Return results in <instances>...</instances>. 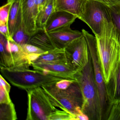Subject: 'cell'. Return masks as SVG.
<instances>
[{
    "label": "cell",
    "instance_id": "obj_1",
    "mask_svg": "<svg viewBox=\"0 0 120 120\" xmlns=\"http://www.w3.org/2000/svg\"><path fill=\"white\" fill-rule=\"evenodd\" d=\"M95 36L99 60L107 84L120 62V35L112 21L105 19L101 33Z\"/></svg>",
    "mask_w": 120,
    "mask_h": 120
},
{
    "label": "cell",
    "instance_id": "obj_7",
    "mask_svg": "<svg viewBox=\"0 0 120 120\" xmlns=\"http://www.w3.org/2000/svg\"><path fill=\"white\" fill-rule=\"evenodd\" d=\"M105 19L112 21V11L109 7L96 0H87L79 19L86 23L95 36L100 34Z\"/></svg>",
    "mask_w": 120,
    "mask_h": 120
},
{
    "label": "cell",
    "instance_id": "obj_30",
    "mask_svg": "<svg viewBox=\"0 0 120 120\" xmlns=\"http://www.w3.org/2000/svg\"><path fill=\"white\" fill-rule=\"evenodd\" d=\"M112 21L120 35V12L115 13L112 12Z\"/></svg>",
    "mask_w": 120,
    "mask_h": 120
},
{
    "label": "cell",
    "instance_id": "obj_29",
    "mask_svg": "<svg viewBox=\"0 0 120 120\" xmlns=\"http://www.w3.org/2000/svg\"><path fill=\"white\" fill-rule=\"evenodd\" d=\"M0 33L7 39L12 38L10 33L9 25L7 24H0Z\"/></svg>",
    "mask_w": 120,
    "mask_h": 120
},
{
    "label": "cell",
    "instance_id": "obj_4",
    "mask_svg": "<svg viewBox=\"0 0 120 120\" xmlns=\"http://www.w3.org/2000/svg\"><path fill=\"white\" fill-rule=\"evenodd\" d=\"M50 99L52 104L75 117L82 112L83 98L80 87L74 80L68 87L57 88L55 83L42 87Z\"/></svg>",
    "mask_w": 120,
    "mask_h": 120
},
{
    "label": "cell",
    "instance_id": "obj_15",
    "mask_svg": "<svg viewBox=\"0 0 120 120\" xmlns=\"http://www.w3.org/2000/svg\"><path fill=\"white\" fill-rule=\"evenodd\" d=\"M29 44L35 45L46 52L57 48L45 30H38L31 36Z\"/></svg>",
    "mask_w": 120,
    "mask_h": 120
},
{
    "label": "cell",
    "instance_id": "obj_14",
    "mask_svg": "<svg viewBox=\"0 0 120 120\" xmlns=\"http://www.w3.org/2000/svg\"><path fill=\"white\" fill-rule=\"evenodd\" d=\"M87 0H54L55 11H64L80 18Z\"/></svg>",
    "mask_w": 120,
    "mask_h": 120
},
{
    "label": "cell",
    "instance_id": "obj_28",
    "mask_svg": "<svg viewBox=\"0 0 120 120\" xmlns=\"http://www.w3.org/2000/svg\"><path fill=\"white\" fill-rule=\"evenodd\" d=\"M12 102L9 93L4 88L0 86V104H8Z\"/></svg>",
    "mask_w": 120,
    "mask_h": 120
},
{
    "label": "cell",
    "instance_id": "obj_5",
    "mask_svg": "<svg viewBox=\"0 0 120 120\" xmlns=\"http://www.w3.org/2000/svg\"><path fill=\"white\" fill-rule=\"evenodd\" d=\"M82 32L86 39L91 57L94 79L99 94L101 120H107L112 103L109 98L106 84L98 57L96 38L85 29H82Z\"/></svg>",
    "mask_w": 120,
    "mask_h": 120
},
{
    "label": "cell",
    "instance_id": "obj_27",
    "mask_svg": "<svg viewBox=\"0 0 120 120\" xmlns=\"http://www.w3.org/2000/svg\"><path fill=\"white\" fill-rule=\"evenodd\" d=\"M101 2L109 7L112 12H120V0H96Z\"/></svg>",
    "mask_w": 120,
    "mask_h": 120
},
{
    "label": "cell",
    "instance_id": "obj_33",
    "mask_svg": "<svg viewBox=\"0 0 120 120\" xmlns=\"http://www.w3.org/2000/svg\"><path fill=\"white\" fill-rule=\"evenodd\" d=\"M15 1V0H7V3L13 4V3Z\"/></svg>",
    "mask_w": 120,
    "mask_h": 120
},
{
    "label": "cell",
    "instance_id": "obj_13",
    "mask_svg": "<svg viewBox=\"0 0 120 120\" xmlns=\"http://www.w3.org/2000/svg\"><path fill=\"white\" fill-rule=\"evenodd\" d=\"M77 18V16L69 12L55 11L49 18L45 30L49 32L61 27L71 26Z\"/></svg>",
    "mask_w": 120,
    "mask_h": 120
},
{
    "label": "cell",
    "instance_id": "obj_10",
    "mask_svg": "<svg viewBox=\"0 0 120 120\" xmlns=\"http://www.w3.org/2000/svg\"><path fill=\"white\" fill-rule=\"evenodd\" d=\"M34 69L44 73L65 79L74 80L75 72L67 64L31 63Z\"/></svg>",
    "mask_w": 120,
    "mask_h": 120
},
{
    "label": "cell",
    "instance_id": "obj_21",
    "mask_svg": "<svg viewBox=\"0 0 120 120\" xmlns=\"http://www.w3.org/2000/svg\"><path fill=\"white\" fill-rule=\"evenodd\" d=\"M16 112L14 103L0 104V120H16Z\"/></svg>",
    "mask_w": 120,
    "mask_h": 120
},
{
    "label": "cell",
    "instance_id": "obj_19",
    "mask_svg": "<svg viewBox=\"0 0 120 120\" xmlns=\"http://www.w3.org/2000/svg\"><path fill=\"white\" fill-rule=\"evenodd\" d=\"M55 11L54 0H48L46 5L38 12L37 16L36 25L38 30H45L47 22Z\"/></svg>",
    "mask_w": 120,
    "mask_h": 120
},
{
    "label": "cell",
    "instance_id": "obj_18",
    "mask_svg": "<svg viewBox=\"0 0 120 120\" xmlns=\"http://www.w3.org/2000/svg\"><path fill=\"white\" fill-rule=\"evenodd\" d=\"M22 21L21 0H15L12 5L8 22L10 33L12 38Z\"/></svg>",
    "mask_w": 120,
    "mask_h": 120
},
{
    "label": "cell",
    "instance_id": "obj_12",
    "mask_svg": "<svg viewBox=\"0 0 120 120\" xmlns=\"http://www.w3.org/2000/svg\"><path fill=\"white\" fill-rule=\"evenodd\" d=\"M6 48L11 56L13 67L11 68L15 69L30 68L31 64L27 58V54L22 47L17 43L12 38L7 39Z\"/></svg>",
    "mask_w": 120,
    "mask_h": 120
},
{
    "label": "cell",
    "instance_id": "obj_17",
    "mask_svg": "<svg viewBox=\"0 0 120 120\" xmlns=\"http://www.w3.org/2000/svg\"><path fill=\"white\" fill-rule=\"evenodd\" d=\"M32 63H63L68 64L64 49L58 48L41 55Z\"/></svg>",
    "mask_w": 120,
    "mask_h": 120
},
{
    "label": "cell",
    "instance_id": "obj_9",
    "mask_svg": "<svg viewBox=\"0 0 120 120\" xmlns=\"http://www.w3.org/2000/svg\"><path fill=\"white\" fill-rule=\"evenodd\" d=\"M22 21L25 29L31 36L38 30L36 19L39 11L36 0H21Z\"/></svg>",
    "mask_w": 120,
    "mask_h": 120
},
{
    "label": "cell",
    "instance_id": "obj_32",
    "mask_svg": "<svg viewBox=\"0 0 120 120\" xmlns=\"http://www.w3.org/2000/svg\"><path fill=\"white\" fill-rule=\"evenodd\" d=\"M75 120H89V119L88 116L82 112L76 116Z\"/></svg>",
    "mask_w": 120,
    "mask_h": 120
},
{
    "label": "cell",
    "instance_id": "obj_6",
    "mask_svg": "<svg viewBox=\"0 0 120 120\" xmlns=\"http://www.w3.org/2000/svg\"><path fill=\"white\" fill-rule=\"evenodd\" d=\"M28 96L26 120H49L56 108L42 87L26 91Z\"/></svg>",
    "mask_w": 120,
    "mask_h": 120
},
{
    "label": "cell",
    "instance_id": "obj_31",
    "mask_svg": "<svg viewBox=\"0 0 120 120\" xmlns=\"http://www.w3.org/2000/svg\"><path fill=\"white\" fill-rule=\"evenodd\" d=\"M0 86L3 87L10 93L11 88V86L1 74L0 76Z\"/></svg>",
    "mask_w": 120,
    "mask_h": 120
},
{
    "label": "cell",
    "instance_id": "obj_16",
    "mask_svg": "<svg viewBox=\"0 0 120 120\" xmlns=\"http://www.w3.org/2000/svg\"><path fill=\"white\" fill-rule=\"evenodd\" d=\"M106 86L109 98L112 104L120 102V62Z\"/></svg>",
    "mask_w": 120,
    "mask_h": 120
},
{
    "label": "cell",
    "instance_id": "obj_11",
    "mask_svg": "<svg viewBox=\"0 0 120 120\" xmlns=\"http://www.w3.org/2000/svg\"><path fill=\"white\" fill-rule=\"evenodd\" d=\"M57 48H64L72 41L83 35L82 32L73 30L71 25L61 27L48 32Z\"/></svg>",
    "mask_w": 120,
    "mask_h": 120
},
{
    "label": "cell",
    "instance_id": "obj_22",
    "mask_svg": "<svg viewBox=\"0 0 120 120\" xmlns=\"http://www.w3.org/2000/svg\"><path fill=\"white\" fill-rule=\"evenodd\" d=\"M31 37V36L26 31L22 21L19 26L14 34L12 38L17 43L22 46L29 43Z\"/></svg>",
    "mask_w": 120,
    "mask_h": 120
},
{
    "label": "cell",
    "instance_id": "obj_8",
    "mask_svg": "<svg viewBox=\"0 0 120 120\" xmlns=\"http://www.w3.org/2000/svg\"><path fill=\"white\" fill-rule=\"evenodd\" d=\"M64 50L67 64L75 72L82 68L89 61L90 52L83 34L70 43Z\"/></svg>",
    "mask_w": 120,
    "mask_h": 120
},
{
    "label": "cell",
    "instance_id": "obj_23",
    "mask_svg": "<svg viewBox=\"0 0 120 120\" xmlns=\"http://www.w3.org/2000/svg\"><path fill=\"white\" fill-rule=\"evenodd\" d=\"M49 120H75L72 114L64 110L56 109L51 114Z\"/></svg>",
    "mask_w": 120,
    "mask_h": 120
},
{
    "label": "cell",
    "instance_id": "obj_24",
    "mask_svg": "<svg viewBox=\"0 0 120 120\" xmlns=\"http://www.w3.org/2000/svg\"><path fill=\"white\" fill-rule=\"evenodd\" d=\"M12 5V4L7 3L0 8V24H7L8 25L9 16Z\"/></svg>",
    "mask_w": 120,
    "mask_h": 120
},
{
    "label": "cell",
    "instance_id": "obj_26",
    "mask_svg": "<svg viewBox=\"0 0 120 120\" xmlns=\"http://www.w3.org/2000/svg\"><path fill=\"white\" fill-rule=\"evenodd\" d=\"M21 46L24 52L27 55L32 54L42 55L47 52L35 45L29 43L23 45Z\"/></svg>",
    "mask_w": 120,
    "mask_h": 120
},
{
    "label": "cell",
    "instance_id": "obj_34",
    "mask_svg": "<svg viewBox=\"0 0 120 120\" xmlns=\"http://www.w3.org/2000/svg\"><path fill=\"white\" fill-rule=\"evenodd\" d=\"M45 0V4H46L48 1V0Z\"/></svg>",
    "mask_w": 120,
    "mask_h": 120
},
{
    "label": "cell",
    "instance_id": "obj_2",
    "mask_svg": "<svg viewBox=\"0 0 120 120\" xmlns=\"http://www.w3.org/2000/svg\"><path fill=\"white\" fill-rule=\"evenodd\" d=\"M83 98L82 111L89 120H101V110L99 94L95 82L92 64L90 54L89 61L84 67L74 75Z\"/></svg>",
    "mask_w": 120,
    "mask_h": 120
},
{
    "label": "cell",
    "instance_id": "obj_25",
    "mask_svg": "<svg viewBox=\"0 0 120 120\" xmlns=\"http://www.w3.org/2000/svg\"><path fill=\"white\" fill-rule=\"evenodd\" d=\"M107 120H120V102L112 104Z\"/></svg>",
    "mask_w": 120,
    "mask_h": 120
},
{
    "label": "cell",
    "instance_id": "obj_20",
    "mask_svg": "<svg viewBox=\"0 0 120 120\" xmlns=\"http://www.w3.org/2000/svg\"><path fill=\"white\" fill-rule=\"evenodd\" d=\"M7 39L0 34V67L11 68L13 62L11 56L6 48Z\"/></svg>",
    "mask_w": 120,
    "mask_h": 120
},
{
    "label": "cell",
    "instance_id": "obj_3",
    "mask_svg": "<svg viewBox=\"0 0 120 120\" xmlns=\"http://www.w3.org/2000/svg\"><path fill=\"white\" fill-rule=\"evenodd\" d=\"M0 68L1 75L12 85L26 91L52 85L64 79L30 68Z\"/></svg>",
    "mask_w": 120,
    "mask_h": 120
}]
</instances>
